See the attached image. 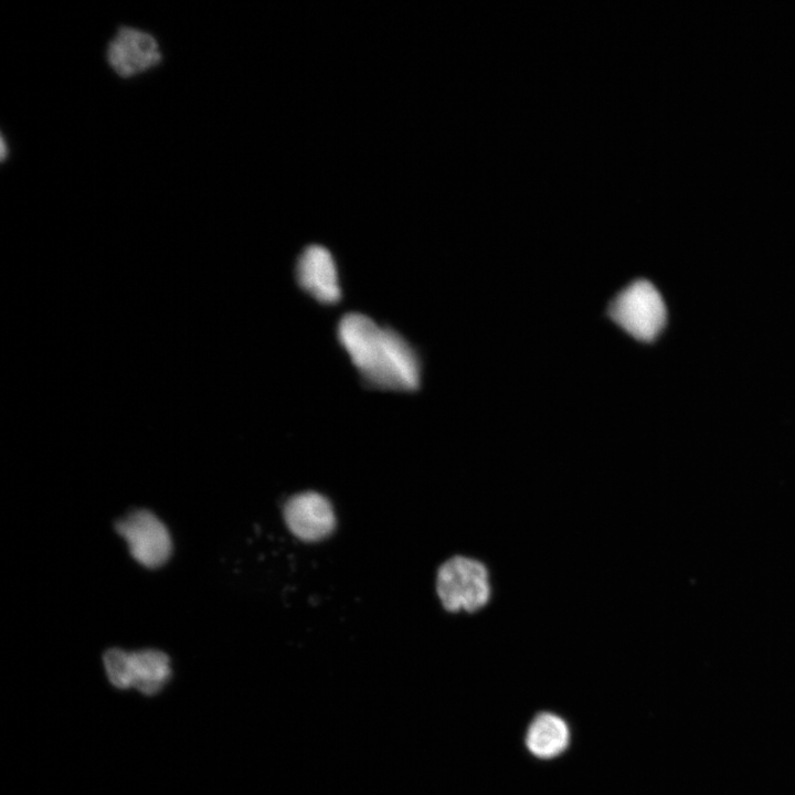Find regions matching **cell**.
<instances>
[{
	"instance_id": "cell-1",
	"label": "cell",
	"mask_w": 795,
	"mask_h": 795,
	"mask_svg": "<svg viewBox=\"0 0 795 795\" xmlns=\"http://www.w3.org/2000/svg\"><path fill=\"white\" fill-rule=\"evenodd\" d=\"M337 338L369 386L398 392L418 389V356L395 330L380 326L363 314L348 312L338 322Z\"/></svg>"
},
{
	"instance_id": "cell-2",
	"label": "cell",
	"mask_w": 795,
	"mask_h": 795,
	"mask_svg": "<svg viewBox=\"0 0 795 795\" xmlns=\"http://www.w3.org/2000/svg\"><path fill=\"white\" fill-rule=\"evenodd\" d=\"M436 594L449 613H477L492 600L490 569L477 558L454 555L437 570Z\"/></svg>"
},
{
	"instance_id": "cell-3",
	"label": "cell",
	"mask_w": 795,
	"mask_h": 795,
	"mask_svg": "<svg viewBox=\"0 0 795 795\" xmlns=\"http://www.w3.org/2000/svg\"><path fill=\"white\" fill-rule=\"evenodd\" d=\"M109 682L117 689L134 688L145 696L161 691L171 678L170 659L158 649L126 651L109 648L103 655Z\"/></svg>"
},
{
	"instance_id": "cell-4",
	"label": "cell",
	"mask_w": 795,
	"mask_h": 795,
	"mask_svg": "<svg viewBox=\"0 0 795 795\" xmlns=\"http://www.w3.org/2000/svg\"><path fill=\"white\" fill-rule=\"evenodd\" d=\"M611 318L634 338L654 340L666 322V306L657 288L645 279L633 282L612 300Z\"/></svg>"
},
{
	"instance_id": "cell-5",
	"label": "cell",
	"mask_w": 795,
	"mask_h": 795,
	"mask_svg": "<svg viewBox=\"0 0 795 795\" xmlns=\"http://www.w3.org/2000/svg\"><path fill=\"white\" fill-rule=\"evenodd\" d=\"M131 556L148 569L163 565L171 555L172 542L165 523L151 511L137 509L115 522Z\"/></svg>"
},
{
	"instance_id": "cell-6",
	"label": "cell",
	"mask_w": 795,
	"mask_h": 795,
	"mask_svg": "<svg viewBox=\"0 0 795 795\" xmlns=\"http://www.w3.org/2000/svg\"><path fill=\"white\" fill-rule=\"evenodd\" d=\"M107 62L123 78L146 72L161 61L157 40L148 32L123 26L107 46Z\"/></svg>"
},
{
	"instance_id": "cell-7",
	"label": "cell",
	"mask_w": 795,
	"mask_h": 795,
	"mask_svg": "<svg viewBox=\"0 0 795 795\" xmlns=\"http://www.w3.org/2000/svg\"><path fill=\"white\" fill-rule=\"evenodd\" d=\"M283 516L289 531L307 542L328 537L335 529L336 518L329 500L315 491L290 497L284 505Z\"/></svg>"
},
{
	"instance_id": "cell-8",
	"label": "cell",
	"mask_w": 795,
	"mask_h": 795,
	"mask_svg": "<svg viewBox=\"0 0 795 795\" xmlns=\"http://www.w3.org/2000/svg\"><path fill=\"white\" fill-rule=\"evenodd\" d=\"M296 279L300 288L324 305L341 299V287L336 262L321 245L306 247L296 264Z\"/></svg>"
},
{
	"instance_id": "cell-9",
	"label": "cell",
	"mask_w": 795,
	"mask_h": 795,
	"mask_svg": "<svg viewBox=\"0 0 795 795\" xmlns=\"http://www.w3.org/2000/svg\"><path fill=\"white\" fill-rule=\"evenodd\" d=\"M569 742V729L558 716L541 713L529 727L526 743L532 754L550 759L560 754Z\"/></svg>"
},
{
	"instance_id": "cell-10",
	"label": "cell",
	"mask_w": 795,
	"mask_h": 795,
	"mask_svg": "<svg viewBox=\"0 0 795 795\" xmlns=\"http://www.w3.org/2000/svg\"><path fill=\"white\" fill-rule=\"evenodd\" d=\"M1 159H2V160L6 159V144H4V138H3V137L1 138Z\"/></svg>"
}]
</instances>
